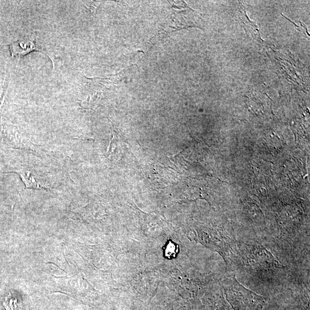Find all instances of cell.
Masks as SVG:
<instances>
[{
  "instance_id": "277c9868",
  "label": "cell",
  "mask_w": 310,
  "mask_h": 310,
  "mask_svg": "<svg viewBox=\"0 0 310 310\" xmlns=\"http://www.w3.org/2000/svg\"><path fill=\"white\" fill-rule=\"evenodd\" d=\"M177 252L178 249L176 245L173 244V242H170V243L168 244L166 249V256L169 257V258L174 257L178 253Z\"/></svg>"
},
{
  "instance_id": "3957f363",
  "label": "cell",
  "mask_w": 310,
  "mask_h": 310,
  "mask_svg": "<svg viewBox=\"0 0 310 310\" xmlns=\"http://www.w3.org/2000/svg\"><path fill=\"white\" fill-rule=\"evenodd\" d=\"M3 306L6 310H22L21 305L18 303L17 299L11 295L6 298Z\"/></svg>"
},
{
  "instance_id": "6da1fadb",
  "label": "cell",
  "mask_w": 310,
  "mask_h": 310,
  "mask_svg": "<svg viewBox=\"0 0 310 310\" xmlns=\"http://www.w3.org/2000/svg\"><path fill=\"white\" fill-rule=\"evenodd\" d=\"M9 46L12 57L18 56L19 59L33 51L44 52L37 46L35 40L30 37L18 40L9 44Z\"/></svg>"
},
{
  "instance_id": "5b68a950",
  "label": "cell",
  "mask_w": 310,
  "mask_h": 310,
  "mask_svg": "<svg viewBox=\"0 0 310 310\" xmlns=\"http://www.w3.org/2000/svg\"><path fill=\"white\" fill-rule=\"evenodd\" d=\"M5 97V89L3 88L2 84H0V113H1L2 107L3 102H4Z\"/></svg>"
},
{
  "instance_id": "7a4b0ae2",
  "label": "cell",
  "mask_w": 310,
  "mask_h": 310,
  "mask_svg": "<svg viewBox=\"0 0 310 310\" xmlns=\"http://www.w3.org/2000/svg\"><path fill=\"white\" fill-rule=\"evenodd\" d=\"M15 172L20 175L22 182L24 183L26 188L42 189L47 188V186L42 184V182L36 178L35 174H33L31 171L20 169Z\"/></svg>"
}]
</instances>
